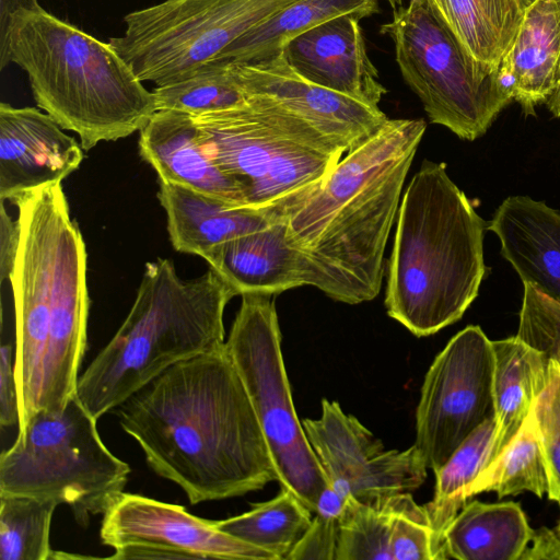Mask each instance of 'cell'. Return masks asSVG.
<instances>
[{"mask_svg":"<svg viewBox=\"0 0 560 560\" xmlns=\"http://www.w3.org/2000/svg\"><path fill=\"white\" fill-rule=\"evenodd\" d=\"M558 533H559V535H560V523H559V526H558Z\"/></svg>","mask_w":560,"mask_h":560,"instance_id":"42","label":"cell"},{"mask_svg":"<svg viewBox=\"0 0 560 560\" xmlns=\"http://www.w3.org/2000/svg\"><path fill=\"white\" fill-rule=\"evenodd\" d=\"M378 12L377 0H295L232 42L215 59L237 62L279 54L294 37L340 15Z\"/></svg>","mask_w":560,"mask_h":560,"instance_id":"25","label":"cell"},{"mask_svg":"<svg viewBox=\"0 0 560 560\" xmlns=\"http://www.w3.org/2000/svg\"><path fill=\"white\" fill-rule=\"evenodd\" d=\"M501 255L523 283L560 303V211L527 196L508 197L489 222Z\"/></svg>","mask_w":560,"mask_h":560,"instance_id":"18","label":"cell"},{"mask_svg":"<svg viewBox=\"0 0 560 560\" xmlns=\"http://www.w3.org/2000/svg\"><path fill=\"white\" fill-rule=\"evenodd\" d=\"M533 415L548 472V497L560 505V364L556 361L548 362L547 382Z\"/></svg>","mask_w":560,"mask_h":560,"instance_id":"33","label":"cell"},{"mask_svg":"<svg viewBox=\"0 0 560 560\" xmlns=\"http://www.w3.org/2000/svg\"><path fill=\"white\" fill-rule=\"evenodd\" d=\"M312 511L289 489L252 510L222 521L217 527L231 536L287 560L312 523Z\"/></svg>","mask_w":560,"mask_h":560,"instance_id":"26","label":"cell"},{"mask_svg":"<svg viewBox=\"0 0 560 560\" xmlns=\"http://www.w3.org/2000/svg\"><path fill=\"white\" fill-rule=\"evenodd\" d=\"M235 295L211 268L184 280L170 259L145 264L127 317L79 376L78 399L98 420L172 365L223 348V314Z\"/></svg>","mask_w":560,"mask_h":560,"instance_id":"5","label":"cell"},{"mask_svg":"<svg viewBox=\"0 0 560 560\" xmlns=\"http://www.w3.org/2000/svg\"><path fill=\"white\" fill-rule=\"evenodd\" d=\"M114 411L148 466L179 486L190 504L244 495L278 481L225 347L172 365Z\"/></svg>","mask_w":560,"mask_h":560,"instance_id":"1","label":"cell"},{"mask_svg":"<svg viewBox=\"0 0 560 560\" xmlns=\"http://www.w3.org/2000/svg\"><path fill=\"white\" fill-rule=\"evenodd\" d=\"M534 530L513 501L465 504L443 533L445 558L520 560Z\"/></svg>","mask_w":560,"mask_h":560,"instance_id":"22","label":"cell"},{"mask_svg":"<svg viewBox=\"0 0 560 560\" xmlns=\"http://www.w3.org/2000/svg\"><path fill=\"white\" fill-rule=\"evenodd\" d=\"M380 32L392 38L400 73L430 121L460 139L483 136L514 101L497 71L487 73L467 57L427 0L393 9Z\"/></svg>","mask_w":560,"mask_h":560,"instance_id":"8","label":"cell"},{"mask_svg":"<svg viewBox=\"0 0 560 560\" xmlns=\"http://www.w3.org/2000/svg\"><path fill=\"white\" fill-rule=\"evenodd\" d=\"M21 235L19 219L13 220L8 212L3 201L0 210V279L1 282L10 280L12 273Z\"/></svg>","mask_w":560,"mask_h":560,"instance_id":"37","label":"cell"},{"mask_svg":"<svg viewBox=\"0 0 560 560\" xmlns=\"http://www.w3.org/2000/svg\"><path fill=\"white\" fill-rule=\"evenodd\" d=\"M100 538L129 559L276 560L264 549L220 530L180 505L122 491L102 514Z\"/></svg>","mask_w":560,"mask_h":560,"instance_id":"12","label":"cell"},{"mask_svg":"<svg viewBox=\"0 0 560 560\" xmlns=\"http://www.w3.org/2000/svg\"><path fill=\"white\" fill-rule=\"evenodd\" d=\"M346 498L330 486L318 498L315 517L287 560H336L339 517Z\"/></svg>","mask_w":560,"mask_h":560,"instance_id":"35","label":"cell"},{"mask_svg":"<svg viewBox=\"0 0 560 560\" xmlns=\"http://www.w3.org/2000/svg\"><path fill=\"white\" fill-rule=\"evenodd\" d=\"M83 148L35 107L0 104V200L62 182L83 160Z\"/></svg>","mask_w":560,"mask_h":560,"instance_id":"15","label":"cell"},{"mask_svg":"<svg viewBox=\"0 0 560 560\" xmlns=\"http://www.w3.org/2000/svg\"><path fill=\"white\" fill-rule=\"evenodd\" d=\"M393 9H396L398 7L402 5V0H386Z\"/></svg>","mask_w":560,"mask_h":560,"instance_id":"41","label":"cell"},{"mask_svg":"<svg viewBox=\"0 0 560 560\" xmlns=\"http://www.w3.org/2000/svg\"><path fill=\"white\" fill-rule=\"evenodd\" d=\"M425 128L423 119L388 118L284 212L287 237L303 259L306 285L347 304L378 295L389 232Z\"/></svg>","mask_w":560,"mask_h":560,"instance_id":"2","label":"cell"},{"mask_svg":"<svg viewBox=\"0 0 560 560\" xmlns=\"http://www.w3.org/2000/svg\"><path fill=\"white\" fill-rule=\"evenodd\" d=\"M494 358L479 326H467L436 355L425 374L416 412V442L436 472L460 444L494 417Z\"/></svg>","mask_w":560,"mask_h":560,"instance_id":"11","label":"cell"},{"mask_svg":"<svg viewBox=\"0 0 560 560\" xmlns=\"http://www.w3.org/2000/svg\"><path fill=\"white\" fill-rule=\"evenodd\" d=\"M295 0H165L128 13L109 45L156 86L215 61L236 38Z\"/></svg>","mask_w":560,"mask_h":560,"instance_id":"10","label":"cell"},{"mask_svg":"<svg viewBox=\"0 0 560 560\" xmlns=\"http://www.w3.org/2000/svg\"><path fill=\"white\" fill-rule=\"evenodd\" d=\"M241 296L225 350L247 390L278 481L315 512L328 481L295 412L273 295Z\"/></svg>","mask_w":560,"mask_h":560,"instance_id":"9","label":"cell"},{"mask_svg":"<svg viewBox=\"0 0 560 560\" xmlns=\"http://www.w3.org/2000/svg\"><path fill=\"white\" fill-rule=\"evenodd\" d=\"M38 5L37 0H0V37L4 35L12 13L20 9H35Z\"/></svg>","mask_w":560,"mask_h":560,"instance_id":"39","label":"cell"},{"mask_svg":"<svg viewBox=\"0 0 560 560\" xmlns=\"http://www.w3.org/2000/svg\"><path fill=\"white\" fill-rule=\"evenodd\" d=\"M20 411L14 373V354L10 343L0 350V424L2 428L19 425Z\"/></svg>","mask_w":560,"mask_h":560,"instance_id":"36","label":"cell"},{"mask_svg":"<svg viewBox=\"0 0 560 560\" xmlns=\"http://www.w3.org/2000/svg\"><path fill=\"white\" fill-rule=\"evenodd\" d=\"M530 541L520 560H560V538L547 527L534 530Z\"/></svg>","mask_w":560,"mask_h":560,"instance_id":"38","label":"cell"},{"mask_svg":"<svg viewBox=\"0 0 560 560\" xmlns=\"http://www.w3.org/2000/svg\"><path fill=\"white\" fill-rule=\"evenodd\" d=\"M302 424L328 486L342 498L373 503L411 493L427 478L428 467L415 445L385 451L382 441L337 401L323 399L320 417Z\"/></svg>","mask_w":560,"mask_h":560,"instance_id":"13","label":"cell"},{"mask_svg":"<svg viewBox=\"0 0 560 560\" xmlns=\"http://www.w3.org/2000/svg\"><path fill=\"white\" fill-rule=\"evenodd\" d=\"M485 229L446 165L424 160L397 214L387 262L388 316L417 337L460 319L485 276Z\"/></svg>","mask_w":560,"mask_h":560,"instance_id":"3","label":"cell"},{"mask_svg":"<svg viewBox=\"0 0 560 560\" xmlns=\"http://www.w3.org/2000/svg\"><path fill=\"white\" fill-rule=\"evenodd\" d=\"M360 20L353 14L328 20L291 39L281 52L306 80L380 108L387 90L368 56Z\"/></svg>","mask_w":560,"mask_h":560,"instance_id":"16","label":"cell"},{"mask_svg":"<svg viewBox=\"0 0 560 560\" xmlns=\"http://www.w3.org/2000/svg\"><path fill=\"white\" fill-rule=\"evenodd\" d=\"M215 164L243 189L246 205L284 212L320 186L347 152L304 120L259 97L191 115Z\"/></svg>","mask_w":560,"mask_h":560,"instance_id":"6","label":"cell"},{"mask_svg":"<svg viewBox=\"0 0 560 560\" xmlns=\"http://www.w3.org/2000/svg\"><path fill=\"white\" fill-rule=\"evenodd\" d=\"M138 144L140 156L154 168L159 180L247 206L242 187L215 164L201 143L190 114L156 110L140 130Z\"/></svg>","mask_w":560,"mask_h":560,"instance_id":"17","label":"cell"},{"mask_svg":"<svg viewBox=\"0 0 560 560\" xmlns=\"http://www.w3.org/2000/svg\"><path fill=\"white\" fill-rule=\"evenodd\" d=\"M231 62L247 97H259L289 112L347 152L368 141L388 119L381 108L306 80L281 51L256 61Z\"/></svg>","mask_w":560,"mask_h":560,"instance_id":"14","label":"cell"},{"mask_svg":"<svg viewBox=\"0 0 560 560\" xmlns=\"http://www.w3.org/2000/svg\"><path fill=\"white\" fill-rule=\"evenodd\" d=\"M58 505L51 499L0 494V559H54L50 527Z\"/></svg>","mask_w":560,"mask_h":560,"instance_id":"29","label":"cell"},{"mask_svg":"<svg viewBox=\"0 0 560 560\" xmlns=\"http://www.w3.org/2000/svg\"><path fill=\"white\" fill-rule=\"evenodd\" d=\"M28 77L37 106L89 151L140 131L158 110L128 63L109 45L45 11L20 9L0 37V69Z\"/></svg>","mask_w":560,"mask_h":560,"instance_id":"4","label":"cell"},{"mask_svg":"<svg viewBox=\"0 0 560 560\" xmlns=\"http://www.w3.org/2000/svg\"><path fill=\"white\" fill-rule=\"evenodd\" d=\"M159 185L173 247L202 258L218 245L261 230L284 213L277 206H240L178 184L159 180Z\"/></svg>","mask_w":560,"mask_h":560,"instance_id":"19","label":"cell"},{"mask_svg":"<svg viewBox=\"0 0 560 560\" xmlns=\"http://www.w3.org/2000/svg\"><path fill=\"white\" fill-rule=\"evenodd\" d=\"M495 425V417L482 422L434 472V497L424 508L442 549L443 533L466 504L467 488L489 465Z\"/></svg>","mask_w":560,"mask_h":560,"instance_id":"28","label":"cell"},{"mask_svg":"<svg viewBox=\"0 0 560 560\" xmlns=\"http://www.w3.org/2000/svg\"><path fill=\"white\" fill-rule=\"evenodd\" d=\"M427 1L467 57L482 71L493 73L536 0Z\"/></svg>","mask_w":560,"mask_h":560,"instance_id":"21","label":"cell"},{"mask_svg":"<svg viewBox=\"0 0 560 560\" xmlns=\"http://www.w3.org/2000/svg\"><path fill=\"white\" fill-rule=\"evenodd\" d=\"M546 106L553 117H560V71L557 89L546 103Z\"/></svg>","mask_w":560,"mask_h":560,"instance_id":"40","label":"cell"},{"mask_svg":"<svg viewBox=\"0 0 560 560\" xmlns=\"http://www.w3.org/2000/svg\"><path fill=\"white\" fill-rule=\"evenodd\" d=\"M516 86L514 101L525 115L546 104L560 71V0H536L527 11L508 52Z\"/></svg>","mask_w":560,"mask_h":560,"instance_id":"23","label":"cell"},{"mask_svg":"<svg viewBox=\"0 0 560 560\" xmlns=\"http://www.w3.org/2000/svg\"><path fill=\"white\" fill-rule=\"evenodd\" d=\"M549 490L548 472L533 410L518 432L466 490V498L494 491L499 498L525 491L541 498Z\"/></svg>","mask_w":560,"mask_h":560,"instance_id":"27","label":"cell"},{"mask_svg":"<svg viewBox=\"0 0 560 560\" xmlns=\"http://www.w3.org/2000/svg\"><path fill=\"white\" fill-rule=\"evenodd\" d=\"M389 555L392 560L445 559L424 505H418L409 492L395 495Z\"/></svg>","mask_w":560,"mask_h":560,"instance_id":"32","label":"cell"},{"mask_svg":"<svg viewBox=\"0 0 560 560\" xmlns=\"http://www.w3.org/2000/svg\"><path fill=\"white\" fill-rule=\"evenodd\" d=\"M156 109L198 115L243 105V91L230 60H217L177 81L153 89Z\"/></svg>","mask_w":560,"mask_h":560,"instance_id":"30","label":"cell"},{"mask_svg":"<svg viewBox=\"0 0 560 560\" xmlns=\"http://www.w3.org/2000/svg\"><path fill=\"white\" fill-rule=\"evenodd\" d=\"M495 434L489 464L518 432L548 377V362L516 336L491 341Z\"/></svg>","mask_w":560,"mask_h":560,"instance_id":"24","label":"cell"},{"mask_svg":"<svg viewBox=\"0 0 560 560\" xmlns=\"http://www.w3.org/2000/svg\"><path fill=\"white\" fill-rule=\"evenodd\" d=\"M203 259L237 295H275L306 285L305 265L288 241L284 213L261 230L218 245Z\"/></svg>","mask_w":560,"mask_h":560,"instance_id":"20","label":"cell"},{"mask_svg":"<svg viewBox=\"0 0 560 560\" xmlns=\"http://www.w3.org/2000/svg\"><path fill=\"white\" fill-rule=\"evenodd\" d=\"M395 495L373 503L346 498L339 517L336 560H392L389 535Z\"/></svg>","mask_w":560,"mask_h":560,"instance_id":"31","label":"cell"},{"mask_svg":"<svg viewBox=\"0 0 560 560\" xmlns=\"http://www.w3.org/2000/svg\"><path fill=\"white\" fill-rule=\"evenodd\" d=\"M516 337L540 352L547 362L560 364V303L524 283Z\"/></svg>","mask_w":560,"mask_h":560,"instance_id":"34","label":"cell"},{"mask_svg":"<svg viewBox=\"0 0 560 560\" xmlns=\"http://www.w3.org/2000/svg\"><path fill=\"white\" fill-rule=\"evenodd\" d=\"M97 420L77 395L61 410H39L0 456V494L51 499L89 526L124 491L129 465L104 444Z\"/></svg>","mask_w":560,"mask_h":560,"instance_id":"7","label":"cell"}]
</instances>
